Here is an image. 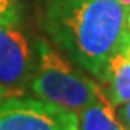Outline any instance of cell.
Returning <instances> with one entry per match:
<instances>
[{
    "mask_svg": "<svg viewBox=\"0 0 130 130\" xmlns=\"http://www.w3.org/2000/svg\"><path fill=\"white\" fill-rule=\"evenodd\" d=\"M43 25L56 48L97 79L130 39L127 9L116 0H48Z\"/></svg>",
    "mask_w": 130,
    "mask_h": 130,
    "instance_id": "6da1fadb",
    "label": "cell"
},
{
    "mask_svg": "<svg viewBox=\"0 0 130 130\" xmlns=\"http://www.w3.org/2000/svg\"><path fill=\"white\" fill-rule=\"evenodd\" d=\"M38 62L30 88L38 98L79 113L93 103L100 84L45 39H36Z\"/></svg>",
    "mask_w": 130,
    "mask_h": 130,
    "instance_id": "7a4b0ae2",
    "label": "cell"
},
{
    "mask_svg": "<svg viewBox=\"0 0 130 130\" xmlns=\"http://www.w3.org/2000/svg\"><path fill=\"white\" fill-rule=\"evenodd\" d=\"M38 49L19 10L0 16V85L7 95H19L30 87Z\"/></svg>",
    "mask_w": 130,
    "mask_h": 130,
    "instance_id": "3957f363",
    "label": "cell"
},
{
    "mask_svg": "<svg viewBox=\"0 0 130 130\" xmlns=\"http://www.w3.org/2000/svg\"><path fill=\"white\" fill-rule=\"evenodd\" d=\"M0 130H77V113L41 98L10 97L0 103Z\"/></svg>",
    "mask_w": 130,
    "mask_h": 130,
    "instance_id": "277c9868",
    "label": "cell"
},
{
    "mask_svg": "<svg viewBox=\"0 0 130 130\" xmlns=\"http://www.w3.org/2000/svg\"><path fill=\"white\" fill-rule=\"evenodd\" d=\"M98 81L103 93L116 107L130 101V61L120 51L107 61Z\"/></svg>",
    "mask_w": 130,
    "mask_h": 130,
    "instance_id": "5b68a950",
    "label": "cell"
},
{
    "mask_svg": "<svg viewBox=\"0 0 130 130\" xmlns=\"http://www.w3.org/2000/svg\"><path fill=\"white\" fill-rule=\"evenodd\" d=\"M77 130H129L101 87L93 103L77 113Z\"/></svg>",
    "mask_w": 130,
    "mask_h": 130,
    "instance_id": "8992f818",
    "label": "cell"
},
{
    "mask_svg": "<svg viewBox=\"0 0 130 130\" xmlns=\"http://www.w3.org/2000/svg\"><path fill=\"white\" fill-rule=\"evenodd\" d=\"M22 0H0V16L19 10V5Z\"/></svg>",
    "mask_w": 130,
    "mask_h": 130,
    "instance_id": "52a82bcc",
    "label": "cell"
},
{
    "mask_svg": "<svg viewBox=\"0 0 130 130\" xmlns=\"http://www.w3.org/2000/svg\"><path fill=\"white\" fill-rule=\"evenodd\" d=\"M117 113H119L120 119L123 120V123L127 126V129L130 130V101L117 107Z\"/></svg>",
    "mask_w": 130,
    "mask_h": 130,
    "instance_id": "ba28073f",
    "label": "cell"
},
{
    "mask_svg": "<svg viewBox=\"0 0 130 130\" xmlns=\"http://www.w3.org/2000/svg\"><path fill=\"white\" fill-rule=\"evenodd\" d=\"M117 3H120L123 7H126V9H129L130 7V0H116Z\"/></svg>",
    "mask_w": 130,
    "mask_h": 130,
    "instance_id": "9c48e42d",
    "label": "cell"
},
{
    "mask_svg": "<svg viewBox=\"0 0 130 130\" xmlns=\"http://www.w3.org/2000/svg\"><path fill=\"white\" fill-rule=\"evenodd\" d=\"M5 95H6V91H5V88L0 85V103L3 101V98H5Z\"/></svg>",
    "mask_w": 130,
    "mask_h": 130,
    "instance_id": "30bf717a",
    "label": "cell"
},
{
    "mask_svg": "<svg viewBox=\"0 0 130 130\" xmlns=\"http://www.w3.org/2000/svg\"><path fill=\"white\" fill-rule=\"evenodd\" d=\"M127 28L130 30V7L127 9Z\"/></svg>",
    "mask_w": 130,
    "mask_h": 130,
    "instance_id": "8fae6325",
    "label": "cell"
}]
</instances>
